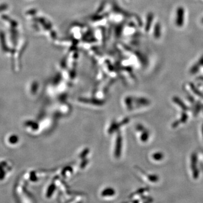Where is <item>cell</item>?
Masks as SVG:
<instances>
[{"instance_id":"cell-1","label":"cell","mask_w":203,"mask_h":203,"mask_svg":"<svg viewBox=\"0 0 203 203\" xmlns=\"http://www.w3.org/2000/svg\"><path fill=\"white\" fill-rule=\"evenodd\" d=\"M198 155L196 152H192L190 159V170L193 180H197L199 177V170L198 168Z\"/></svg>"},{"instance_id":"cell-2","label":"cell","mask_w":203,"mask_h":203,"mask_svg":"<svg viewBox=\"0 0 203 203\" xmlns=\"http://www.w3.org/2000/svg\"><path fill=\"white\" fill-rule=\"evenodd\" d=\"M188 119H189V115H188L187 112L182 111L180 117L171 124V127L173 129L177 128L180 125L186 124L188 120Z\"/></svg>"},{"instance_id":"cell-3","label":"cell","mask_w":203,"mask_h":203,"mask_svg":"<svg viewBox=\"0 0 203 203\" xmlns=\"http://www.w3.org/2000/svg\"><path fill=\"white\" fill-rule=\"evenodd\" d=\"M186 89L189 93L191 94L195 98L203 102V95L197 89L195 88L191 84H188L186 85Z\"/></svg>"},{"instance_id":"cell-4","label":"cell","mask_w":203,"mask_h":203,"mask_svg":"<svg viewBox=\"0 0 203 203\" xmlns=\"http://www.w3.org/2000/svg\"><path fill=\"white\" fill-rule=\"evenodd\" d=\"M172 102L174 104H175L178 108H179L182 111L187 112L190 110L188 106L184 103V102L178 97H174L172 98Z\"/></svg>"},{"instance_id":"cell-5","label":"cell","mask_w":203,"mask_h":203,"mask_svg":"<svg viewBox=\"0 0 203 203\" xmlns=\"http://www.w3.org/2000/svg\"><path fill=\"white\" fill-rule=\"evenodd\" d=\"M183 10L182 8L178 9V10L177 11V23L178 24V25L181 26L183 21Z\"/></svg>"},{"instance_id":"cell-6","label":"cell","mask_w":203,"mask_h":203,"mask_svg":"<svg viewBox=\"0 0 203 203\" xmlns=\"http://www.w3.org/2000/svg\"><path fill=\"white\" fill-rule=\"evenodd\" d=\"M0 39H1V48L4 51H6L7 50V47L6 45L5 37V35L4 33H3L2 32H0Z\"/></svg>"},{"instance_id":"cell-7","label":"cell","mask_w":203,"mask_h":203,"mask_svg":"<svg viewBox=\"0 0 203 203\" xmlns=\"http://www.w3.org/2000/svg\"><path fill=\"white\" fill-rule=\"evenodd\" d=\"M2 18H3V19H5L6 21H10V23H11V25L12 26V27H15L16 26H17L18 24H17V22H15L14 21L9 19V18L8 17L5 16V15H3V16H2Z\"/></svg>"},{"instance_id":"cell-8","label":"cell","mask_w":203,"mask_h":203,"mask_svg":"<svg viewBox=\"0 0 203 203\" xmlns=\"http://www.w3.org/2000/svg\"><path fill=\"white\" fill-rule=\"evenodd\" d=\"M7 7H8V6L6 4H3L2 5H0V12L5 10Z\"/></svg>"},{"instance_id":"cell-9","label":"cell","mask_w":203,"mask_h":203,"mask_svg":"<svg viewBox=\"0 0 203 203\" xmlns=\"http://www.w3.org/2000/svg\"><path fill=\"white\" fill-rule=\"evenodd\" d=\"M201 134H202V138H203V122L201 125Z\"/></svg>"},{"instance_id":"cell-10","label":"cell","mask_w":203,"mask_h":203,"mask_svg":"<svg viewBox=\"0 0 203 203\" xmlns=\"http://www.w3.org/2000/svg\"><path fill=\"white\" fill-rule=\"evenodd\" d=\"M200 159H202V161L203 162V152L200 154Z\"/></svg>"}]
</instances>
